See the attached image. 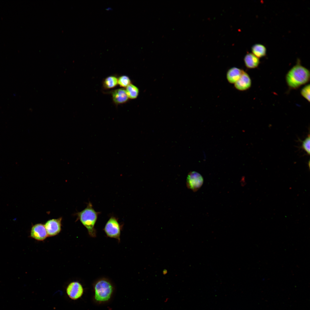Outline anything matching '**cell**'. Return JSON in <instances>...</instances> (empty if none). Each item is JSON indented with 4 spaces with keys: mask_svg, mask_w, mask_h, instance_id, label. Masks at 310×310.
<instances>
[{
    "mask_svg": "<svg viewBox=\"0 0 310 310\" xmlns=\"http://www.w3.org/2000/svg\"><path fill=\"white\" fill-rule=\"evenodd\" d=\"M310 71L298 60L297 64L287 72L285 77L288 86L291 89H296L308 82L310 80Z\"/></svg>",
    "mask_w": 310,
    "mask_h": 310,
    "instance_id": "cell-1",
    "label": "cell"
},
{
    "mask_svg": "<svg viewBox=\"0 0 310 310\" xmlns=\"http://www.w3.org/2000/svg\"><path fill=\"white\" fill-rule=\"evenodd\" d=\"M100 213L94 210L92 204L89 202L86 208L76 213L78 220L86 228L89 235L91 237H96V231L95 225Z\"/></svg>",
    "mask_w": 310,
    "mask_h": 310,
    "instance_id": "cell-2",
    "label": "cell"
},
{
    "mask_svg": "<svg viewBox=\"0 0 310 310\" xmlns=\"http://www.w3.org/2000/svg\"><path fill=\"white\" fill-rule=\"evenodd\" d=\"M94 288L96 301L105 302L111 298L113 291V287L108 280L105 278L99 280L95 283Z\"/></svg>",
    "mask_w": 310,
    "mask_h": 310,
    "instance_id": "cell-3",
    "label": "cell"
},
{
    "mask_svg": "<svg viewBox=\"0 0 310 310\" xmlns=\"http://www.w3.org/2000/svg\"><path fill=\"white\" fill-rule=\"evenodd\" d=\"M122 226L118 222V219L111 216L106 223L103 230L108 237L115 238L119 242Z\"/></svg>",
    "mask_w": 310,
    "mask_h": 310,
    "instance_id": "cell-4",
    "label": "cell"
},
{
    "mask_svg": "<svg viewBox=\"0 0 310 310\" xmlns=\"http://www.w3.org/2000/svg\"><path fill=\"white\" fill-rule=\"evenodd\" d=\"M203 182V178L199 173L192 171L188 174L186 180L187 186L193 191H197L201 187Z\"/></svg>",
    "mask_w": 310,
    "mask_h": 310,
    "instance_id": "cell-5",
    "label": "cell"
},
{
    "mask_svg": "<svg viewBox=\"0 0 310 310\" xmlns=\"http://www.w3.org/2000/svg\"><path fill=\"white\" fill-rule=\"evenodd\" d=\"M84 289L82 284L79 282L74 281L70 282L66 288L67 295L70 299L76 300L82 295Z\"/></svg>",
    "mask_w": 310,
    "mask_h": 310,
    "instance_id": "cell-6",
    "label": "cell"
},
{
    "mask_svg": "<svg viewBox=\"0 0 310 310\" xmlns=\"http://www.w3.org/2000/svg\"><path fill=\"white\" fill-rule=\"evenodd\" d=\"M62 218L49 220L44 224L48 236L52 237L58 234L61 230Z\"/></svg>",
    "mask_w": 310,
    "mask_h": 310,
    "instance_id": "cell-7",
    "label": "cell"
},
{
    "mask_svg": "<svg viewBox=\"0 0 310 310\" xmlns=\"http://www.w3.org/2000/svg\"><path fill=\"white\" fill-rule=\"evenodd\" d=\"M30 234L31 237L40 241L44 240L48 236L44 225L40 223L32 226Z\"/></svg>",
    "mask_w": 310,
    "mask_h": 310,
    "instance_id": "cell-8",
    "label": "cell"
},
{
    "mask_svg": "<svg viewBox=\"0 0 310 310\" xmlns=\"http://www.w3.org/2000/svg\"><path fill=\"white\" fill-rule=\"evenodd\" d=\"M251 85V81L249 74L243 71L239 79L234 84L237 90L244 91L249 89Z\"/></svg>",
    "mask_w": 310,
    "mask_h": 310,
    "instance_id": "cell-9",
    "label": "cell"
},
{
    "mask_svg": "<svg viewBox=\"0 0 310 310\" xmlns=\"http://www.w3.org/2000/svg\"><path fill=\"white\" fill-rule=\"evenodd\" d=\"M112 99L114 102L117 105L126 102L129 100L125 89L120 88L115 89L111 92Z\"/></svg>",
    "mask_w": 310,
    "mask_h": 310,
    "instance_id": "cell-10",
    "label": "cell"
},
{
    "mask_svg": "<svg viewBox=\"0 0 310 310\" xmlns=\"http://www.w3.org/2000/svg\"><path fill=\"white\" fill-rule=\"evenodd\" d=\"M244 70L236 67H232L228 70L226 75L227 81L230 84H234L240 78Z\"/></svg>",
    "mask_w": 310,
    "mask_h": 310,
    "instance_id": "cell-11",
    "label": "cell"
},
{
    "mask_svg": "<svg viewBox=\"0 0 310 310\" xmlns=\"http://www.w3.org/2000/svg\"><path fill=\"white\" fill-rule=\"evenodd\" d=\"M244 61L245 66L249 69L257 67L260 62L259 59L251 53H248L245 55Z\"/></svg>",
    "mask_w": 310,
    "mask_h": 310,
    "instance_id": "cell-12",
    "label": "cell"
},
{
    "mask_svg": "<svg viewBox=\"0 0 310 310\" xmlns=\"http://www.w3.org/2000/svg\"><path fill=\"white\" fill-rule=\"evenodd\" d=\"M251 51L252 54L259 58L266 56V47L264 45L260 44H256L253 45L252 47Z\"/></svg>",
    "mask_w": 310,
    "mask_h": 310,
    "instance_id": "cell-13",
    "label": "cell"
},
{
    "mask_svg": "<svg viewBox=\"0 0 310 310\" xmlns=\"http://www.w3.org/2000/svg\"><path fill=\"white\" fill-rule=\"evenodd\" d=\"M118 84V78L113 75L107 77L104 79L103 82L104 87L107 89L113 88Z\"/></svg>",
    "mask_w": 310,
    "mask_h": 310,
    "instance_id": "cell-14",
    "label": "cell"
},
{
    "mask_svg": "<svg viewBox=\"0 0 310 310\" xmlns=\"http://www.w3.org/2000/svg\"><path fill=\"white\" fill-rule=\"evenodd\" d=\"M125 90L129 99H135L138 96L139 92L138 88L131 83L126 88Z\"/></svg>",
    "mask_w": 310,
    "mask_h": 310,
    "instance_id": "cell-15",
    "label": "cell"
},
{
    "mask_svg": "<svg viewBox=\"0 0 310 310\" xmlns=\"http://www.w3.org/2000/svg\"><path fill=\"white\" fill-rule=\"evenodd\" d=\"M131 84V80L127 75H122L118 78V84L121 87L126 88Z\"/></svg>",
    "mask_w": 310,
    "mask_h": 310,
    "instance_id": "cell-16",
    "label": "cell"
},
{
    "mask_svg": "<svg viewBox=\"0 0 310 310\" xmlns=\"http://www.w3.org/2000/svg\"><path fill=\"white\" fill-rule=\"evenodd\" d=\"M310 134L309 131V133L308 134L307 137L303 141L299 139V140L301 141L302 143V145L300 147V148L303 150H304L308 155L310 154Z\"/></svg>",
    "mask_w": 310,
    "mask_h": 310,
    "instance_id": "cell-17",
    "label": "cell"
},
{
    "mask_svg": "<svg viewBox=\"0 0 310 310\" xmlns=\"http://www.w3.org/2000/svg\"><path fill=\"white\" fill-rule=\"evenodd\" d=\"M310 85L308 84L304 86L301 90V94L308 102H310Z\"/></svg>",
    "mask_w": 310,
    "mask_h": 310,
    "instance_id": "cell-18",
    "label": "cell"
},
{
    "mask_svg": "<svg viewBox=\"0 0 310 310\" xmlns=\"http://www.w3.org/2000/svg\"><path fill=\"white\" fill-rule=\"evenodd\" d=\"M111 7H108L106 9L107 10H111Z\"/></svg>",
    "mask_w": 310,
    "mask_h": 310,
    "instance_id": "cell-19",
    "label": "cell"
}]
</instances>
